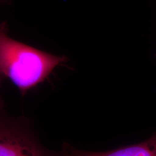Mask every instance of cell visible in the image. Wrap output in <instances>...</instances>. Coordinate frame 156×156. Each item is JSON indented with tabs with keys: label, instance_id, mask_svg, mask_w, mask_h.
I'll use <instances>...</instances> for the list:
<instances>
[{
	"label": "cell",
	"instance_id": "3957f363",
	"mask_svg": "<svg viewBox=\"0 0 156 156\" xmlns=\"http://www.w3.org/2000/svg\"><path fill=\"white\" fill-rule=\"evenodd\" d=\"M57 156H156V134L139 144L102 152L80 151L65 142Z\"/></svg>",
	"mask_w": 156,
	"mask_h": 156
},
{
	"label": "cell",
	"instance_id": "7a4b0ae2",
	"mask_svg": "<svg viewBox=\"0 0 156 156\" xmlns=\"http://www.w3.org/2000/svg\"><path fill=\"white\" fill-rule=\"evenodd\" d=\"M0 156H57L39 140L33 124L24 116L0 111Z\"/></svg>",
	"mask_w": 156,
	"mask_h": 156
},
{
	"label": "cell",
	"instance_id": "277c9868",
	"mask_svg": "<svg viewBox=\"0 0 156 156\" xmlns=\"http://www.w3.org/2000/svg\"><path fill=\"white\" fill-rule=\"evenodd\" d=\"M2 78H4V77L0 74V85H1V81L2 80ZM2 108H3V104H2V100H1V97H0V111H2Z\"/></svg>",
	"mask_w": 156,
	"mask_h": 156
},
{
	"label": "cell",
	"instance_id": "6da1fadb",
	"mask_svg": "<svg viewBox=\"0 0 156 156\" xmlns=\"http://www.w3.org/2000/svg\"><path fill=\"white\" fill-rule=\"evenodd\" d=\"M5 23H0V74L8 78L21 94L44 82L53 70L67 61L25 45L8 35Z\"/></svg>",
	"mask_w": 156,
	"mask_h": 156
}]
</instances>
